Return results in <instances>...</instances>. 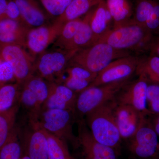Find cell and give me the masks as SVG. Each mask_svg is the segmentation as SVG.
Listing matches in <instances>:
<instances>
[{
  "label": "cell",
  "mask_w": 159,
  "mask_h": 159,
  "mask_svg": "<svg viewBox=\"0 0 159 159\" xmlns=\"http://www.w3.org/2000/svg\"><path fill=\"white\" fill-rule=\"evenodd\" d=\"M23 23L29 28L48 25V18L34 0H15Z\"/></svg>",
  "instance_id": "17"
},
{
  "label": "cell",
  "mask_w": 159,
  "mask_h": 159,
  "mask_svg": "<svg viewBox=\"0 0 159 159\" xmlns=\"http://www.w3.org/2000/svg\"><path fill=\"white\" fill-rule=\"evenodd\" d=\"M29 29L0 34V44H16L25 47L26 33Z\"/></svg>",
  "instance_id": "32"
},
{
  "label": "cell",
  "mask_w": 159,
  "mask_h": 159,
  "mask_svg": "<svg viewBox=\"0 0 159 159\" xmlns=\"http://www.w3.org/2000/svg\"><path fill=\"white\" fill-rule=\"evenodd\" d=\"M77 95L67 87L56 82H51L48 98L42 110L49 109L75 110Z\"/></svg>",
  "instance_id": "16"
},
{
  "label": "cell",
  "mask_w": 159,
  "mask_h": 159,
  "mask_svg": "<svg viewBox=\"0 0 159 159\" xmlns=\"http://www.w3.org/2000/svg\"><path fill=\"white\" fill-rule=\"evenodd\" d=\"M151 54L157 55L159 57V36L154 38L149 48Z\"/></svg>",
  "instance_id": "38"
},
{
  "label": "cell",
  "mask_w": 159,
  "mask_h": 159,
  "mask_svg": "<svg viewBox=\"0 0 159 159\" xmlns=\"http://www.w3.org/2000/svg\"><path fill=\"white\" fill-rule=\"evenodd\" d=\"M111 17L113 28L131 21L133 15V3L131 0H105Z\"/></svg>",
  "instance_id": "19"
},
{
  "label": "cell",
  "mask_w": 159,
  "mask_h": 159,
  "mask_svg": "<svg viewBox=\"0 0 159 159\" xmlns=\"http://www.w3.org/2000/svg\"><path fill=\"white\" fill-rule=\"evenodd\" d=\"M117 104L115 99L111 100L85 116L87 124L94 139L116 152L122 139L114 113Z\"/></svg>",
  "instance_id": "1"
},
{
  "label": "cell",
  "mask_w": 159,
  "mask_h": 159,
  "mask_svg": "<svg viewBox=\"0 0 159 159\" xmlns=\"http://www.w3.org/2000/svg\"><path fill=\"white\" fill-rule=\"evenodd\" d=\"M91 9L82 19V22L72 42L67 50L77 51L94 43V38L90 21L93 9Z\"/></svg>",
  "instance_id": "20"
},
{
  "label": "cell",
  "mask_w": 159,
  "mask_h": 159,
  "mask_svg": "<svg viewBox=\"0 0 159 159\" xmlns=\"http://www.w3.org/2000/svg\"><path fill=\"white\" fill-rule=\"evenodd\" d=\"M111 17L109 12L105 0H102L93 9L90 24L94 38V43L102 35L111 29Z\"/></svg>",
  "instance_id": "18"
},
{
  "label": "cell",
  "mask_w": 159,
  "mask_h": 159,
  "mask_svg": "<svg viewBox=\"0 0 159 159\" xmlns=\"http://www.w3.org/2000/svg\"><path fill=\"white\" fill-rule=\"evenodd\" d=\"M63 73L68 76L89 80L91 82L93 81L97 75L83 67L75 65L68 66Z\"/></svg>",
  "instance_id": "33"
},
{
  "label": "cell",
  "mask_w": 159,
  "mask_h": 159,
  "mask_svg": "<svg viewBox=\"0 0 159 159\" xmlns=\"http://www.w3.org/2000/svg\"><path fill=\"white\" fill-rule=\"evenodd\" d=\"M0 57L11 66L15 81L20 85L34 75L35 59L23 46L0 44Z\"/></svg>",
  "instance_id": "8"
},
{
  "label": "cell",
  "mask_w": 159,
  "mask_h": 159,
  "mask_svg": "<svg viewBox=\"0 0 159 159\" xmlns=\"http://www.w3.org/2000/svg\"><path fill=\"white\" fill-rule=\"evenodd\" d=\"M140 58L130 55L114 60L97 74L88 87L128 79L136 71Z\"/></svg>",
  "instance_id": "11"
},
{
  "label": "cell",
  "mask_w": 159,
  "mask_h": 159,
  "mask_svg": "<svg viewBox=\"0 0 159 159\" xmlns=\"http://www.w3.org/2000/svg\"><path fill=\"white\" fill-rule=\"evenodd\" d=\"M55 82L64 84L77 93H79L87 88L92 83L89 80L79 79L68 75L65 77H59Z\"/></svg>",
  "instance_id": "31"
},
{
  "label": "cell",
  "mask_w": 159,
  "mask_h": 159,
  "mask_svg": "<svg viewBox=\"0 0 159 159\" xmlns=\"http://www.w3.org/2000/svg\"><path fill=\"white\" fill-rule=\"evenodd\" d=\"M72 159H74V158L72 157Z\"/></svg>",
  "instance_id": "41"
},
{
  "label": "cell",
  "mask_w": 159,
  "mask_h": 159,
  "mask_svg": "<svg viewBox=\"0 0 159 159\" xmlns=\"http://www.w3.org/2000/svg\"><path fill=\"white\" fill-rule=\"evenodd\" d=\"M148 80L144 76L139 75V78L124 86L116 96L117 104L130 106L137 110L148 115L151 114L147 107L146 93Z\"/></svg>",
  "instance_id": "13"
},
{
  "label": "cell",
  "mask_w": 159,
  "mask_h": 159,
  "mask_svg": "<svg viewBox=\"0 0 159 159\" xmlns=\"http://www.w3.org/2000/svg\"><path fill=\"white\" fill-rule=\"evenodd\" d=\"M8 0H0V19L6 17Z\"/></svg>",
  "instance_id": "39"
},
{
  "label": "cell",
  "mask_w": 159,
  "mask_h": 159,
  "mask_svg": "<svg viewBox=\"0 0 159 159\" xmlns=\"http://www.w3.org/2000/svg\"><path fill=\"white\" fill-rule=\"evenodd\" d=\"M19 131L15 127L7 142L0 148V159H20L23 149Z\"/></svg>",
  "instance_id": "25"
},
{
  "label": "cell",
  "mask_w": 159,
  "mask_h": 159,
  "mask_svg": "<svg viewBox=\"0 0 159 159\" xmlns=\"http://www.w3.org/2000/svg\"><path fill=\"white\" fill-rule=\"evenodd\" d=\"M129 55L127 51L116 50L107 43L97 41L76 51L68 66H80L98 74L112 61Z\"/></svg>",
  "instance_id": "3"
},
{
  "label": "cell",
  "mask_w": 159,
  "mask_h": 159,
  "mask_svg": "<svg viewBox=\"0 0 159 159\" xmlns=\"http://www.w3.org/2000/svg\"><path fill=\"white\" fill-rule=\"evenodd\" d=\"M82 20V19L80 18L64 24L59 35L53 43L54 48L67 50L76 35Z\"/></svg>",
  "instance_id": "24"
},
{
  "label": "cell",
  "mask_w": 159,
  "mask_h": 159,
  "mask_svg": "<svg viewBox=\"0 0 159 159\" xmlns=\"http://www.w3.org/2000/svg\"><path fill=\"white\" fill-rule=\"evenodd\" d=\"M129 82L127 79L87 88L77 96L75 110L80 116H86L106 102L115 99L118 93Z\"/></svg>",
  "instance_id": "5"
},
{
  "label": "cell",
  "mask_w": 159,
  "mask_h": 159,
  "mask_svg": "<svg viewBox=\"0 0 159 159\" xmlns=\"http://www.w3.org/2000/svg\"><path fill=\"white\" fill-rule=\"evenodd\" d=\"M155 38L145 26L131 20L109 30L98 41L107 43L114 48L129 51H149Z\"/></svg>",
  "instance_id": "2"
},
{
  "label": "cell",
  "mask_w": 159,
  "mask_h": 159,
  "mask_svg": "<svg viewBox=\"0 0 159 159\" xmlns=\"http://www.w3.org/2000/svg\"><path fill=\"white\" fill-rule=\"evenodd\" d=\"M19 107L15 105L9 110L0 113V148L8 141L15 128Z\"/></svg>",
  "instance_id": "23"
},
{
  "label": "cell",
  "mask_w": 159,
  "mask_h": 159,
  "mask_svg": "<svg viewBox=\"0 0 159 159\" xmlns=\"http://www.w3.org/2000/svg\"><path fill=\"white\" fill-rule=\"evenodd\" d=\"M76 51L55 48L44 51L35 58L34 75L49 82H55L66 68Z\"/></svg>",
  "instance_id": "6"
},
{
  "label": "cell",
  "mask_w": 159,
  "mask_h": 159,
  "mask_svg": "<svg viewBox=\"0 0 159 159\" xmlns=\"http://www.w3.org/2000/svg\"><path fill=\"white\" fill-rule=\"evenodd\" d=\"M15 81L11 66L0 57V87Z\"/></svg>",
  "instance_id": "35"
},
{
  "label": "cell",
  "mask_w": 159,
  "mask_h": 159,
  "mask_svg": "<svg viewBox=\"0 0 159 159\" xmlns=\"http://www.w3.org/2000/svg\"><path fill=\"white\" fill-rule=\"evenodd\" d=\"M30 127L21 139L23 155L31 159H48L45 131L35 122H30Z\"/></svg>",
  "instance_id": "14"
},
{
  "label": "cell",
  "mask_w": 159,
  "mask_h": 159,
  "mask_svg": "<svg viewBox=\"0 0 159 159\" xmlns=\"http://www.w3.org/2000/svg\"><path fill=\"white\" fill-rule=\"evenodd\" d=\"M21 85L17 83H9L0 87V113L9 110L20 99Z\"/></svg>",
  "instance_id": "26"
},
{
  "label": "cell",
  "mask_w": 159,
  "mask_h": 159,
  "mask_svg": "<svg viewBox=\"0 0 159 159\" xmlns=\"http://www.w3.org/2000/svg\"><path fill=\"white\" fill-rule=\"evenodd\" d=\"M51 82L33 75L21 85L20 102L29 111L30 121L37 118L50 92Z\"/></svg>",
  "instance_id": "7"
},
{
  "label": "cell",
  "mask_w": 159,
  "mask_h": 159,
  "mask_svg": "<svg viewBox=\"0 0 159 159\" xmlns=\"http://www.w3.org/2000/svg\"><path fill=\"white\" fill-rule=\"evenodd\" d=\"M77 146L81 149L83 159H117L114 148L97 141L84 122L78 123Z\"/></svg>",
  "instance_id": "12"
},
{
  "label": "cell",
  "mask_w": 159,
  "mask_h": 159,
  "mask_svg": "<svg viewBox=\"0 0 159 159\" xmlns=\"http://www.w3.org/2000/svg\"><path fill=\"white\" fill-rule=\"evenodd\" d=\"M6 17L24 23L21 16L20 9L15 0H8Z\"/></svg>",
  "instance_id": "36"
},
{
  "label": "cell",
  "mask_w": 159,
  "mask_h": 159,
  "mask_svg": "<svg viewBox=\"0 0 159 159\" xmlns=\"http://www.w3.org/2000/svg\"><path fill=\"white\" fill-rule=\"evenodd\" d=\"M157 0H135L132 20L145 26L152 13Z\"/></svg>",
  "instance_id": "28"
},
{
  "label": "cell",
  "mask_w": 159,
  "mask_h": 159,
  "mask_svg": "<svg viewBox=\"0 0 159 159\" xmlns=\"http://www.w3.org/2000/svg\"><path fill=\"white\" fill-rule=\"evenodd\" d=\"M47 11L57 18L63 14L72 0H40Z\"/></svg>",
  "instance_id": "30"
},
{
  "label": "cell",
  "mask_w": 159,
  "mask_h": 159,
  "mask_svg": "<svg viewBox=\"0 0 159 159\" xmlns=\"http://www.w3.org/2000/svg\"><path fill=\"white\" fill-rule=\"evenodd\" d=\"M147 109L151 114H159V84L148 82L146 93Z\"/></svg>",
  "instance_id": "29"
},
{
  "label": "cell",
  "mask_w": 159,
  "mask_h": 159,
  "mask_svg": "<svg viewBox=\"0 0 159 159\" xmlns=\"http://www.w3.org/2000/svg\"><path fill=\"white\" fill-rule=\"evenodd\" d=\"M148 116L145 117L136 132L129 139V150L134 156L140 159H152L159 153L158 135Z\"/></svg>",
  "instance_id": "9"
},
{
  "label": "cell",
  "mask_w": 159,
  "mask_h": 159,
  "mask_svg": "<svg viewBox=\"0 0 159 159\" xmlns=\"http://www.w3.org/2000/svg\"><path fill=\"white\" fill-rule=\"evenodd\" d=\"M45 131L48 141V159H72L66 142L46 130Z\"/></svg>",
  "instance_id": "27"
},
{
  "label": "cell",
  "mask_w": 159,
  "mask_h": 159,
  "mask_svg": "<svg viewBox=\"0 0 159 159\" xmlns=\"http://www.w3.org/2000/svg\"><path fill=\"white\" fill-rule=\"evenodd\" d=\"M30 28L18 21L8 18L0 19V34Z\"/></svg>",
  "instance_id": "34"
},
{
  "label": "cell",
  "mask_w": 159,
  "mask_h": 159,
  "mask_svg": "<svg viewBox=\"0 0 159 159\" xmlns=\"http://www.w3.org/2000/svg\"><path fill=\"white\" fill-rule=\"evenodd\" d=\"M148 118L155 131L159 136V114H150Z\"/></svg>",
  "instance_id": "37"
},
{
  "label": "cell",
  "mask_w": 159,
  "mask_h": 159,
  "mask_svg": "<svg viewBox=\"0 0 159 159\" xmlns=\"http://www.w3.org/2000/svg\"><path fill=\"white\" fill-rule=\"evenodd\" d=\"M114 113L121 138L128 140L136 132L145 117L148 116L130 106L118 104Z\"/></svg>",
  "instance_id": "15"
},
{
  "label": "cell",
  "mask_w": 159,
  "mask_h": 159,
  "mask_svg": "<svg viewBox=\"0 0 159 159\" xmlns=\"http://www.w3.org/2000/svg\"><path fill=\"white\" fill-rule=\"evenodd\" d=\"M136 73L144 76L148 82L159 84V57L151 54L140 57Z\"/></svg>",
  "instance_id": "22"
},
{
  "label": "cell",
  "mask_w": 159,
  "mask_h": 159,
  "mask_svg": "<svg viewBox=\"0 0 159 159\" xmlns=\"http://www.w3.org/2000/svg\"><path fill=\"white\" fill-rule=\"evenodd\" d=\"M20 159H31L29 157L25 155H23L21 157Z\"/></svg>",
  "instance_id": "40"
},
{
  "label": "cell",
  "mask_w": 159,
  "mask_h": 159,
  "mask_svg": "<svg viewBox=\"0 0 159 159\" xmlns=\"http://www.w3.org/2000/svg\"><path fill=\"white\" fill-rule=\"evenodd\" d=\"M74 111L49 109L43 110L33 121L43 129L66 142L77 146V138L73 132Z\"/></svg>",
  "instance_id": "4"
},
{
  "label": "cell",
  "mask_w": 159,
  "mask_h": 159,
  "mask_svg": "<svg viewBox=\"0 0 159 159\" xmlns=\"http://www.w3.org/2000/svg\"><path fill=\"white\" fill-rule=\"evenodd\" d=\"M64 25L55 20L52 24L28 29L25 48L33 58L35 59L54 43Z\"/></svg>",
  "instance_id": "10"
},
{
  "label": "cell",
  "mask_w": 159,
  "mask_h": 159,
  "mask_svg": "<svg viewBox=\"0 0 159 159\" xmlns=\"http://www.w3.org/2000/svg\"><path fill=\"white\" fill-rule=\"evenodd\" d=\"M102 0H72L62 15L55 20L62 24L80 18L86 14L91 9L97 6Z\"/></svg>",
  "instance_id": "21"
}]
</instances>
